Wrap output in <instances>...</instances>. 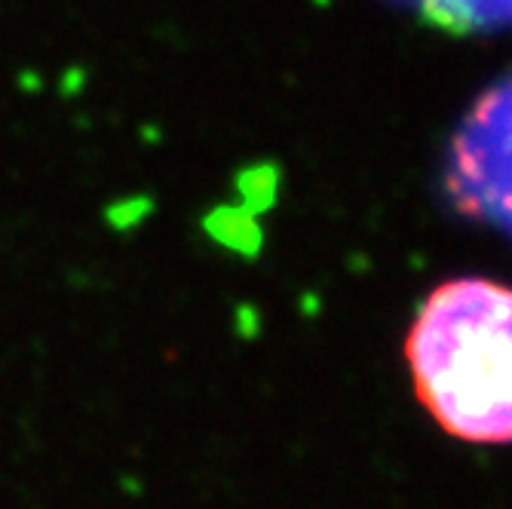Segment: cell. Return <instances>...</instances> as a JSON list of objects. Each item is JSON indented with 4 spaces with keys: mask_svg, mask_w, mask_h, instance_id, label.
<instances>
[{
    "mask_svg": "<svg viewBox=\"0 0 512 509\" xmlns=\"http://www.w3.org/2000/svg\"><path fill=\"white\" fill-rule=\"evenodd\" d=\"M405 356L417 399L460 439L512 442V289L451 280L417 313Z\"/></svg>",
    "mask_w": 512,
    "mask_h": 509,
    "instance_id": "1",
    "label": "cell"
},
{
    "mask_svg": "<svg viewBox=\"0 0 512 509\" xmlns=\"http://www.w3.org/2000/svg\"><path fill=\"white\" fill-rule=\"evenodd\" d=\"M454 19H512V0H417Z\"/></svg>",
    "mask_w": 512,
    "mask_h": 509,
    "instance_id": "2",
    "label": "cell"
}]
</instances>
